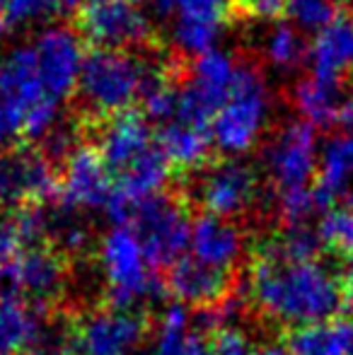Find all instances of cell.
I'll return each mask as SVG.
<instances>
[{"mask_svg":"<svg viewBox=\"0 0 353 355\" xmlns=\"http://www.w3.org/2000/svg\"><path fill=\"white\" fill-rule=\"evenodd\" d=\"M247 297L268 322L300 329L339 317L341 278L325 261H293L264 242L247 273Z\"/></svg>","mask_w":353,"mask_h":355,"instance_id":"6da1fadb","label":"cell"},{"mask_svg":"<svg viewBox=\"0 0 353 355\" xmlns=\"http://www.w3.org/2000/svg\"><path fill=\"white\" fill-rule=\"evenodd\" d=\"M273 112V94L259 68L240 63L237 80L211 119V141L227 157L250 153L264 136Z\"/></svg>","mask_w":353,"mask_h":355,"instance_id":"7a4b0ae2","label":"cell"},{"mask_svg":"<svg viewBox=\"0 0 353 355\" xmlns=\"http://www.w3.org/2000/svg\"><path fill=\"white\" fill-rule=\"evenodd\" d=\"M153 66L136 53L119 49H92L87 51L78 80V94L89 112L99 116H117L128 112L146 89Z\"/></svg>","mask_w":353,"mask_h":355,"instance_id":"3957f363","label":"cell"},{"mask_svg":"<svg viewBox=\"0 0 353 355\" xmlns=\"http://www.w3.org/2000/svg\"><path fill=\"white\" fill-rule=\"evenodd\" d=\"M97 271L112 307L136 309L155 297V266L128 225L114 223L97 244Z\"/></svg>","mask_w":353,"mask_h":355,"instance_id":"277c9868","label":"cell"},{"mask_svg":"<svg viewBox=\"0 0 353 355\" xmlns=\"http://www.w3.org/2000/svg\"><path fill=\"white\" fill-rule=\"evenodd\" d=\"M0 99L22 121V136L44 143L63 123L61 104L46 94L32 44H15L0 53Z\"/></svg>","mask_w":353,"mask_h":355,"instance_id":"5b68a950","label":"cell"},{"mask_svg":"<svg viewBox=\"0 0 353 355\" xmlns=\"http://www.w3.org/2000/svg\"><path fill=\"white\" fill-rule=\"evenodd\" d=\"M320 138L315 126L288 121L276 131L264 150V169L273 196L315 187L320 172Z\"/></svg>","mask_w":353,"mask_h":355,"instance_id":"8992f818","label":"cell"},{"mask_svg":"<svg viewBox=\"0 0 353 355\" xmlns=\"http://www.w3.org/2000/svg\"><path fill=\"white\" fill-rule=\"evenodd\" d=\"M123 225L136 232L141 247L146 249L153 266L170 268L172 263L187 257L189 234H191V220L182 203L175 198L160 196L141 203Z\"/></svg>","mask_w":353,"mask_h":355,"instance_id":"52a82bcc","label":"cell"},{"mask_svg":"<svg viewBox=\"0 0 353 355\" xmlns=\"http://www.w3.org/2000/svg\"><path fill=\"white\" fill-rule=\"evenodd\" d=\"M68 266L61 252L44 244L24 247L0 266V293L44 307L66 293Z\"/></svg>","mask_w":353,"mask_h":355,"instance_id":"ba28073f","label":"cell"},{"mask_svg":"<svg viewBox=\"0 0 353 355\" xmlns=\"http://www.w3.org/2000/svg\"><path fill=\"white\" fill-rule=\"evenodd\" d=\"M240 63L230 51L213 49L193 61L191 78L179 89V109L177 119L211 126L213 114L230 94L237 80Z\"/></svg>","mask_w":353,"mask_h":355,"instance_id":"9c48e42d","label":"cell"},{"mask_svg":"<svg viewBox=\"0 0 353 355\" xmlns=\"http://www.w3.org/2000/svg\"><path fill=\"white\" fill-rule=\"evenodd\" d=\"M148 336L146 319L136 309L97 307L73 327L71 343L83 355H136Z\"/></svg>","mask_w":353,"mask_h":355,"instance_id":"30bf717a","label":"cell"},{"mask_svg":"<svg viewBox=\"0 0 353 355\" xmlns=\"http://www.w3.org/2000/svg\"><path fill=\"white\" fill-rule=\"evenodd\" d=\"M32 51L46 94L61 104L78 89L85 63V46L76 29L66 24H49L32 39Z\"/></svg>","mask_w":353,"mask_h":355,"instance_id":"8fae6325","label":"cell"},{"mask_svg":"<svg viewBox=\"0 0 353 355\" xmlns=\"http://www.w3.org/2000/svg\"><path fill=\"white\" fill-rule=\"evenodd\" d=\"M162 15H170V42L184 56H203L218 49L230 15V0H153Z\"/></svg>","mask_w":353,"mask_h":355,"instance_id":"7c38bea8","label":"cell"},{"mask_svg":"<svg viewBox=\"0 0 353 355\" xmlns=\"http://www.w3.org/2000/svg\"><path fill=\"white\" fill-rule=\"evenodd\" d=\"M257 172L237 157H225L211 164L193 187V196L206 215L225 220H235L237 215L250 211L257 201Z\"/></svg>","mask_w":353,"mask_h":355,"instance_id":"4fadbf2b","label":"cell"},{"mask_svg":"<svg viewBox=\"0 0 353 355\" xmlns=\"http://www.w3.org/2000/svg\"><path fill=\"white\" fill-rule=\"evenodd\" d=\"M58 193L51 159L34 150H10L0 155V208L39 206Z\"/></svg>","mask_w":353,"mask_h":355,"instance_id":"5bb4252c","label":"cell"},{"mask_svg":"<svg viewBox=\"0 0 353 355\" xmlns=\"http://www.w3.org/2000/svg\"><path fill=\"white\" fill-rule=\"evenodd\" d=\"M80 29L97 49L126 51L150 37V19L136 0H92L80 12Z\"/></svg>","mask_w":353,"mask_h":355,"instance_id":"9a60e30c","label":"cell"},{"mask_svg":"<svg viewBox=\"0 0 353 355\" xmlns=\"http://www.w3.org/2000/svg\"><path fill=\"white\" fill-rule=\"evenodd\" d=\"M58 193L66 211H107L114 193L112 172L92 145H78L63 164Z\"/></svg>","mask_w":353,"mask_h":355,"instance_id":"2e32d148","label":"cell"},{"mask_svg":"<svg viewBox=\"0 0 353 355\" xmlns=\"http://www.w3.org/2000/svg\"><path fill=\"white\" fill-rule=\"evenodd\" d=\"M170 162L155 145L150 153L136 159L126 172L119 174V182L114 184L112 201H109L107 208L114 223H126L128 215L136 211L141 203L160 196L162 189L170 182Z\"/></svg>","mask_w":353,"mask_h":355,"instance_id":"e0dca14e","label":"cell"},{"mask_svg":"<svg viewBox=\"0 0 353 355\" xmlns=\"http://www.w3.org/2000/svg\"><path fill=\"white\" fill-rule=\"evenodd\" d=\"M189 257L203 266L230 276L245 257V232L235 220L206 215L191 223L189 234Z\"/></svg>","mask_w":353,"mask_h":355,"instance_id":"ac0fdd59","label":"cell"},{"mask_svg":"<svg viewBox=\"0 0 353 355\" xmlns=\"http://www.w3.org/2000/svg\"><path fill=\"white\" fill-rule=\"evenodd\" d=\"M155 145L150 121L138 112H123L107 119L99 131L97 153L102 155L109 172L121 174Z\"/></svg>","mask_w":353,"mask_h":355,"instance_id":"d6986e66","label":"cell"},{"mask_svg":"<svg viewBox=\"0 0 353 355\" xmlns=\"http://www.w3.org/2000/svg\"><path fill=\"white\" fill-rule=\"evenodd\" d=\"M310 73L317 78L344 83L353 78V15L339 12L327 27L315 32L307 46Z\"/></svg>","mask_w":353,"mask_h":355,"instance_id":"ffe728a7","label":"cell"},{"mask_svg":"<svg viewBox=\"0 0 353 355\" xmlns=\"http://www.w3.org/2000/svg\"><path fill=\"white\" fill-rule=\"evenodd\" d=\"M167 290L184 307L211 309L227 297L230 276L213 271L191 257H182L167 268Z\"/></svg>","mask_w":353,"mask_h":355,"instance_id":"44dd1931","label":"cell"},{"mask_svg":"<svg viewBox=\"0 0 353 355\" xmlns=\"http://www.w3.org/2000/svg\"><path fill=\"white\" fill-rule=\"evenodd\" d=\"M46 341L44 307L0 293V355H29Z\"/></svg>","mask_w":353,"mask_h":355,"instance_id":"7402d4cb","label":"cell"},{"mask_svg":"<svg viewBox=\"0 0 353 355\" xmlns=\"http://www.w3.org/2000/svg\"><path fill=\"white\" fill-rule=\"evenodd\" d=\"M349 94L351 92L344 87V83L317 78L310 73L293 85L291 99L295 112L300 114V121L315 128H336Z\"/></svg>","mask_w":353,"mask_h":355,"instance_id":"603a6c76","label":"cell"},{"mask_svg":"<svg viewBox=\"0 0 353 355\" xmlns=\"http://www.w3.org/2000/svg\"><path fill=\"white\" fill-rule=\"evenodd\" d=\"M150 355H208V341L198 319L184 304H167L153 329Z\"/></svg>","mask_w":353,"mask_h":355,"instance_id":"cb8c5ba5","label":"cell"},{"mask_svg":"<svg viewBox=\"0 0 353 355\" xmlns=\"http://www.w3.org/2000/svg\"><path fill=\"white\" fill-rule=\"evenodd\" d=\"M353 187V131H336L320 148L315 189L327 208L344 201Z\"/></svg>","mask_w":353,"mask_h":355,"instance_id":"d4e9b609","label":"cell"},{"mask_svg":"<svg viewBox=\"0 0 353 355\" xmlns=\"http://www.w3.org/2000/svg\"><path fill=\"white\" fill-rule=\"evenodd\" d=\"M157 148L165 155L170 167L198 169L208 159L213 148L211 126L175 119V121L165 123L160 128V133H157Z\"/></svg>","mask_w":353,"mask_h":355,"instance_id":"484cf974","label":"cell"},{"mask_svg":"<svg viewBox=\"0 0 353 355\" xmlns=\"http://www.w3.org/2000/svg\"><path fill=\"white\" fill-rule=\"evenodd\" d=\"M286 346L291 355H353V319L334 317L293 329Z\"/></svg>","mask_w":353,"mask_h":355,"instance_id":"4316f807","label":"cell"},{"mask_svg":"<svg viewBox=\"0 0 353 355\" xmlns=\"http://www.w3.org/2000/svg\"><path fill=\"white\" fill-rule=\"evenodd\" d=\"M307 46L302 32L293 22H276L266 32L264 44H261V53H264L266 63L281 73L298 71L302 63L307 61Z\"/></svg>","mask_w":353,"mask_h":355,"instance_id":"83f0119b","label":"cell"},{"mask_svg":"<svg viewBox=\"0 0 353 355\" xmlns=\"http://www.w3.org/2000/svg\"><path fill=\"white\" fill-rule=\"evenodd\" d=\"M315 230L322 249L346 259L353 254V206L349 203H336L322 213Z\"/></svg>","mask_w":353,"mask_h":355,"instance_id":"f1b7e54d","label":"cell"},{"mask_svg":"<svg viewBox=\"0 0 353 355\" xmlns=\"http://www.w3.org/2000/svg\"><path fill=\"white\" fill-rule=\"evenodd\" d=\"M141 104L143 112H146L148 121H157V123H170L177 119V109H179V89L172 85V80L167 78L160 68H153L148 75L146 89L141 94Z\"/></svg>","mask_w":353,"mask_h":355,"instance_id":"f546056e","label":"cell"},{"mask_svg":"<svg viewBox=\"0 0 353 355\" xmlns=\"http://www.w3.org/2000/svg\"><path fill=\"white\" fill-rule=\"evenodd\" d=\"M286 12L300 32H320L339 10V0H286Z\"/></svg>","mask_w":353,"mask_h":355,"instance_id":"4dcf8cb0","label":"cell"},{"mask_svg":"<svg viewBox=\"0 0 353 355\" xmlns=\"http://www.w3.org/2000/svg\"><path fill=\"white\" fill-rule=\"evenodd\" d=\"M66 8V0H8L10 27L37 24Z\"/></svg>","mask_w":353,"mask_h":355,"instance_id":"1f68e13d","label":"cell"},{"mask_svg":"<svg viewBox=\"0 0 353 355\" xmlns=\"http://www.w3.org/2000/svg\"><path fill=\"white\" fill-rule=\"evenodd\" d=\"M257 348L252 336L237 324H227L213 331L208 338V355H255Z\"/></svg>","mask_w":353,"mask_h":355,"instance_id":"d6a6232c","label":"cell"},{"mask_svg":"<svg viewBox=\"0 0 353 355\" xmlns=\"http://www.w3.org/2000/svg\"><path fill=\"white\" fill-rule=\"evenodd\" d=\"M19 136H22V121H19L17 114L0 99V155L10 153Z\"/></svg>","mask_w":353,"mask_h":355,"instance_id":"836d02e7","label":"cell"},{"mask_svg":"<svg viewBox=\"0 0 353 355\" xmlns=\"http://www.w3.org/2000/svg\"><path fill=\"white\" fill-rule=\"evenodd\" d=\"M19 249H22V237L17 232L15 218H0V266H5Z\"/></svg>","mask_w":353,"mask_h":355,"instance_id":"e575fe53","label":"cell"},{"mask_svg":"<svg viewBox=\"0 0 353 355\" xmlns=\"http://www.w3.org/2000/svg\"><path fill=\"white\" fill-rule=\"evenodd\" d=\"M242 5L259 19H278L286 12V0H242Z\"/></svg>","mask_w":353,"mask_h":355,"instance_id":"d590c367","label":"cell"},{"mask_svg":"<svg viewBox=\"0 0 353 355\" xmlns=\"http://www.w3.org/2000/svg\"><path fill=\"white\" fill-rule=\"evenodd\" d=\"M339 278H341V290H344L346 304H351V307H353V254H351L349 259H346V263H344V268H341Z\"/></svg>","mask_w":353,"mask_h":355,"instance_id":"8d00e7d4","label":"cell"},{"mask_svg":"<svg viewBox=\"0 0 353 355\" xmlns=\"http://www.w3.org/2000/svg\"><path fill=\"white\" fill-rule=\"evenodd\" d=\"M255 355H291V351L283 343H264L261 348H257Z\"/></svg>","mask_w":353,"mask_h":355,"instance_id":"74e56055","label":"cell"},{"mask_svg":"<svg viewBox=\"0 0 353 355\" xmlns=\"http://www.w3.org/2000/svg\"><path fill=\"white\" fill-rule=\"evenodd\" d=\"M10 29V22H8V0H0V42L5 39Z\"/></svg>","mask_w":353,"mask_h":355,"instance_id":"f35d334b","label":"cell"},{"mask_svg":"<svg viewBox=\"0 0 353 355\" xmlns=\"http://www.w3.org/2000/svg\"><path fill=\"white\" fill-rule=\"evenodd\" d=\"M53 355H83V353L78 351L73 343H66V346H58L56 351H53Z\"/></svg>","mask_w":353,"mask_h":355,"instance_id":"ab89813d","label":"cell"},{"mask_svg":"<svg viewBox=\"0 0 353 355\" xmlns=\"http://www.w3.org/2000/svg\"><path fill=\"white\" fill-rule=\"evenodd\" d=\"M136 3H138V0H136Z\"/></svg>","mask_w":353,"mask_h":355,"instance_id":"60d3db41","label":"cell"}]
</instances>
